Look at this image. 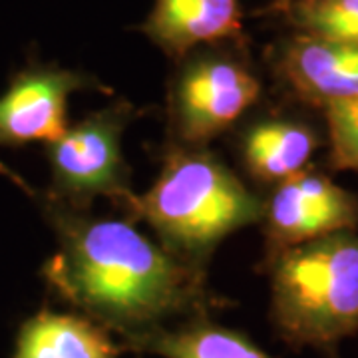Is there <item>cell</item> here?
<instances>
[{
  "mask_svg": "<svg viewBox=\"0 0 358 358\" xmlns=\"http://www.w3.org/2000/svg\"><path fill=\"white\" fill-rule=\"evenodd\" d=\"M36 201L58 239L42 271L46 282L122 343L229 305L209 289L207 273L148 239L134 221L96 217L50 193Z\"/></svg>",
  "mask_w": 358,
  "mask_h": 358,
  "instance_id": "obj_1",
  "label": "cell"
},
{
  "mask_svg": "<svg viewBox=\"0 0 358 358\" xmlns=\"http://www.w3.org/2000/svg\"><path fill=\"white\" fill-rule=\"evenodd\" d=\"M122 209L129 221H145L171 255L207 273L225 237L261 223L265 197L209 148L169 143L154 185L134 193Z\"/></svg>",
  "mask_w": 358,
  "mask_h": 358,
  "instance_id": "obj_2",
  "label": "cell"
},
{
  "mask_svg": "<svg viewBox=\"0 0 358 358\" xmlns=\"http://www.w3.org/2000/svg\"><path fill=\"white\" fill-rule=\"evenodd\" d=\"M271 322L294 350H331L358 331V233L338 231L267 257Z\"/></svg>",
  "mask_w": 358,
  "mask_h": 358,
  "instance_id": "obj_3",
  "label": "cell"
},
{
  "mask_svg": "<svg viewBox=\"0 0 358 358\" xmlns=\"http://www.w3.org/2000/svg\"><path fill=\"white\" fill-rule=\"evenodd\" d=\"M263 84L243 56L209 46L179 62L167 90L171 145L201 150L235 128L257 106Z\"/></svg>",
  "mask_w": 358,
  "mask_h": 358,
  "instance_id": "obj_4",
  "label": "cell"
},
{
  "mask_svg": "<svg viewBox=\"0 0 358 358\" xmlns=\"http://www.w3.org/2000/svg\"><path fill=\"white\" fill-rule=\"evenodd\" d=\"M136 115L138 108L120 98L68 126L60 140L48 143L52 197L78 211H90L100 197L120 209L128 203L136 192L122 140Z\"/></svg>",
  "mask_w": 358,
  "mask_h": 358,
  "instance_id": "obj_5",
  "label": "cell"
},
{
  "mask_svg": "<svg viewBox=\"0 0 358 358\" xmlns=\"http://www.w3.org/2000/svg\"><path fill=\"white\" fill-rule=\"evenodd\" d=\"M263 233L267 257L358 225V199L329 176L303 169L265 197Z\"/></svg>",
  "mask_w": 358,
  "mask_h": 358,
  "instance_id": "obj_6",
  "label": "cell"
},
{
  "mask_svg": "<svg viewBox=\"0 0 358 358\" xmlns=\"http://www.w3.org/2000/svg\"><path fill=\"white\" fill-rule=\"evenodd\" d=\"M80 90H108L94 76L66 68H34L0 96V145L60 140L68 129V98Z\"/></svg>",
  "mask_w": 358,
  "mask_h": 358,
  "instance_id": "obj_7",
  "label": "cell"
},
{
  "mask_svg": "<svg viewBox=\"0 0 358 358\" xmlns=\"http://www.w3.org/2000/svg\"><path fill=\"white\" fill-rule=\"evenodd\" d=\"M141 32L173 60L243 38L239 0H155Z\"/></svg>",
  "mask_w": 358,
  "mask_h": 358,
  "instance_id": "obj_8",
  "label": "cell"
},
{
  "mask_svg": "<svg viewBox=\"0 0 358 358\" xmlns=\"http://www.w3.org/2000/svg\"><path fill=\"white\" fill-rule=\"evenodd\" d=\"M275 66L282 82L310 103L358 96V44L301 34L282 46Z\"/></svg>",
  "mask_w": 358,
  "mask_h": 358,
  "instance_id": "obj_9",
  "label": "cell"
},
{
  "mask_svg": "<svg viewBox=\"0 0 358 358\" xmlns=\"http://www.w3.org/2000/svg\"><path fill=\"white\" fill-rule=\"evenodd\" d=\"M319 145L313 128L285 115H259L243 124L237 155L245 173L257 183H281L307 169Z\"/></svg>",
  "mask_w": 358,
  "mask_h": 358,
  "instance_id": "obj_10",
  "label": "cell"
},
{
  "mask_svg": "<svg viewBox=\"0 0 358 358\" xmlns=\"http://www.w3.org/2000/svg\"><path fill=\"white\" fill-rule=\"evenodd\" d=\"M122 350L100 322L42 308L22 322L13 358H120Z\"/></svg>",
  "mask_w": 358,
  "mask_h": 358,
  "instance_id": "obj_11",
  "label": "cell"
},
{
  "mask_svg": "<svg viewBox=\"0 0 358 358\" xmlns=\"http://www.w3.org/2000/svg\"><path fill=\"white\" fill-rule=\"evenodd\" d=\"M124 350L162 358H273L235 329L211 315H197L122 343Z\"/></svg>",
  "mask_w": 358,
  "mask_h": 358,
  "instance_id": "obj_12",
  "label": "cell"
},
{
  "mask_svg": "<svg viewBox=\"0 0 358 358\" xmlns=\"http://www.w3.org/2000/svg\"><path fill=\"white\" fill-rule=\"evenodd\" d=\"M285 13L303 36L358 44V0H289Z\"/></svg>",
  "mask_w": 358,
  "mask_h": 358,
  "instance_id": "obj_13",
  "label": "cell"
},
{
  "mask_svg": "<svg viewBox=\"0 0 358 358\" xmlns=\"http://www.w3.org/2000/svg\"><path fill=\"white\" fill-rule=\"evenodd\" d=\"M322 110L329 128L333 166L358 171V96L324 103Z\"/></svg>",
  "mask_w": 358,
  "mask_h": 358,
  "instance_id": "obj_14",
  "label": "cell"
}]
</instances>
